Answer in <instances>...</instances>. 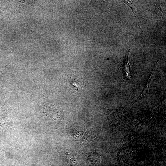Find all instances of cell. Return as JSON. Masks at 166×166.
Segmentation results:
<instances>
[{
    "label": "cell",
    "instance_id": "1",
    "mask_svg": "<svg viewBox=\"0 0 166 166\" xmlns=\"http://www.w3.org/2000/svg\"><path fill=\"white\" fill-rule=\"evenodd\" d=\"M131 49H129L123 56L121 62V67L124 78L126 80H131L130 66L128 60V56Z\"/></svg>",
    "mask_w": 166,
    "mask_h": 166
},
{
    "label": "cell",
    "instance_id": "2",
    "mask_svg": "<svg viewBox=\"0 0 166 166\" xmlns=\"http://www.w3.org/2000/svg\"><path fill=\"white\" fill-rule=\"evenodd\" d=\"M84 154L86 156L88 160L93 164L96 165L100 163V155L95 151L86 150L84 151Z\"/></svg>",
    "mask_w": 166,
    "mask_h": 166
},
{
    "label": "cell",
    "instance_id": "3",
    "mask_svg": "<svg viewBox=\"0 0 166 166\" xmlns=\"http://www.w3.org/2000/svg\"><path fill=\"white\" fill-rule=\"evenodd\" d=\"M154 71L155 69L153 70L150 73V75L149 76L148 78V80L147 81V82L144 87L143 91L142 92V93L139 97V98L140 99L144 98L147 96L148 93V89L149 88L150 81H151L152 77L153 76L154 72Z\"/></svg>",
    "mask_w": 166,
    "mask_h": 166
},
{
    "label": "cell",
    "instance_id": "4",
    "mask_svg": "<svg viewBox=\"0 0 166 166\" xmlns=\"http://www.w3.org/2000/svg\"><path fill=\"white\" fill-rule=\"evenodd\" d=\"M65 157H66L68 162L72 166H77L76 158L73 156L68 153L65 155Z\"/></svg>",
    "mask_w": 166,
    "mask_h": 166
},
{
    "label": "cell",
    "instance_id": "5",
    "mask_svg": "<svg viewBox=\"0 0 166 166\" xmlns=\"http://www.w3.org/2000/svg\"><path fill=\"white\" fill-rule=\"evenodd\" d=\"M121 1V2H124L126 5H127L130 8H131V9L132 11V12H133V14H134V16H135V17L136 18V20L137 21V23H138V24L139 25V26H140L139 25V22H138L137 16V14H136V11H135L136 10H135V9H134V6H133V4H132V3L131 2H130V1Z\"/></svg>",
    "mask_w": 166,
    "mask_h": 166
}]
</instances>
